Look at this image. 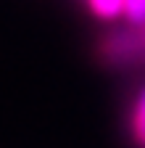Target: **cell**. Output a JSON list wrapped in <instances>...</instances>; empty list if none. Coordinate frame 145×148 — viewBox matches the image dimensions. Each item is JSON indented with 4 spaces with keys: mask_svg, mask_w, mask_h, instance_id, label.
Instances as JSON below:
<instances>
[{
    "mask_svg": "<svg viewBox=\"0 0 145 148\" xmlns=\"http://www.w3.org/2000/svg\"><path fill=\"white\" fill-rule=\"evenodd\" d=\"M145 53L142 29H114L100 40V56L108 66H132Z\"/></svg>",
    "mask_w": 145,
    "mask_h": 148,
    "instance_id": "obj_1",
    "label": "cell"
},
{
    "mask_svg": "<svg viewBox=\"0 0 145 148\" xmlns=\"http://www.w3.org/2000/svg\"><path fill=\"white\" fill-rule=\"evenodd\" d=\"M132 138L140 148H145V87L132 103Z\"/></svg>",
    "mask_w": 145,
    "mask_h": 148,
    "instance_id": "obj_2",
    "label": "cell"
},
{
    "mask_svg": "<svg viewBox=\"0 0 145 148\" xmlns=\"http://www.w3.org/2000/svg\"><path fill=\"white\" fill-rule=\"evenodd\" d=\"M87 8L98 18H116L124 13V0H87Z\"/></svg>",
    "mask_w": 145,
    "mask_h": 148,
    "instance_id": "obj_3",
    "label": "cell"
},
{
    "mask_svg": "<svg viewBox=\"0 0 145 148\" xmlns=\"http://www.w3.org/2000/svg\"><path fill=\"white\" fill-rule=\"evenodd\" d=\"M124 16L135 29H145V0H124Z\"/></svg>",
    "mask_w": 145,
    "mask_h": 148,
    "instance_id": "obj_4",
    "label": "cell"
}]
</instances>
